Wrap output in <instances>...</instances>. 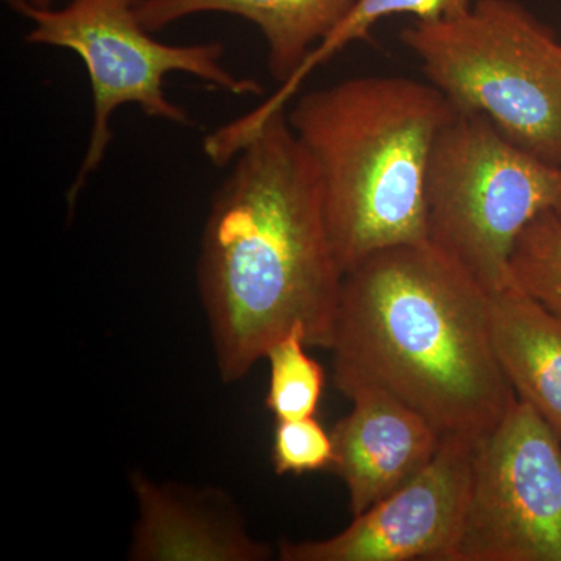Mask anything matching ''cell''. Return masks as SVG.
<instances>
[{
	"label": "cell",
	"mask_w": 561,
	"mask_h": 561,
	"mask_svg": "<svg viewBox=\"0 0 561 561\" xmlns=\"http://www.w3.org/2000/svg\"><path fill=\"white\" fill-rule=\"evenodd\" d=\"M231 162L210 202L197 267L224 382L242 379L295 327L308 346L330 350L343 283L319 176L287 108Z\"/></svg>",
	"instance_id": "1"
},
{
	"label": "cell",
	"mask_w": 561,
	"mask_h": 561,
	"mask_svg": "<svg viewBox=\"0 0 561 561\" xmlns=\"http://www.w3.org/2000/svg\"><path fill=\"white\" fill-rule=\"evenodd\" d=\"M330 350L342 394H387L443 437H483L518 398L494 354L490 291L430 241L343 275Z\"/></svg>",
	"instance_id": "2"
},
{
	"label": "cell",
	"mask_w": 561,
	"mask_h": 561,
	"mask_svg": "<svg viewBox=\"0 0 561 561\" xmlns=\"http://www.w3.org/2000/svg\"><path fill=\"white\" fill-rule=\"evenodd\" d=\"M457 113L430 81L402 76L342 80L287 111L319 176L343 275L378 251L427 242V168Z\"/></svg>",
	"instance_id": "3"
},
{
	"label": "cell",
	"mask_w": 561,
	"mask_h": 561,
	"mask_svg": "<svg viewBox=\"0 0 561 561\" xmlns=\"http://www.w3.org/2000/svg\"><path fill=\"white\" fill-rule=\"evenodd\" d=\"M401 41L459 113L561 169V41L519 0H474L459 16L413 21Z\"/></svg>",
	"instance_id": "4"
},
{
	"label": "cell",
	"mask_w": 561,
	"mask_h": 561,
	"mask_svg": "<svg viewBox=\"0 0 561 561\" xmlns=\"http://www.w3.org/2000/svg\"><path fill=\"white\" fill-rule=\"evenodd\" d=\"M7 3L31 22L27 43L72 51L90 79L92 125L87 153L66 197L70 209L105 160L113 140L111 119L117 110L135 105L150 119L183 127L192 124L190 113L165 94L169 73H190L238 98L262 94L260 81L242 79L225 68V47L217 41L168 44L154 38L139 18L142 0H68L49 9L28 0Z\"/></svg>",
	"instance_id": "5"
},
{
	"label": "cell",
	"mask_w": 561,
	"mask_h": 561,
	"mask_svg": "<svg viewBox=\"0 0 561 561\" xmlns=\"http://www.w3.org/2000/svg\"><path fill=\"white\" fill-rule=\"evenodd\" d=\"M560 198V168L513 144L482 114L457 113L427 168V241L496 294L513 283L519 236Z\"/></svg>",
	"instance_id": "6"
},
{
	"label": "cell",
	"mask_w": 561,
	"mask_h": 561,
	"mask_svg": "<svg viewBox=\"0 0 561 561\" xmlns=\"http://www.w3.org/2000/svg\"><path fill=\"white\" fill-rule=\"evenodd\" d=\"M451 561H561V440L519 398L476 445Z\"/></svg>",
	"instance_id": "7"
},
{
	"label": "cell",
	"mask_w": 561,
	"mask_h": 561,
	"mask_svg": "<svg viewBox=\"0 0 561 561\" xmlns=\"http://www.w3.org/2000/svg\"><path fill=\"white\" fill-rule=\"evenodd\" d=\"M479 438L449 435L435 459L341 534L283 541L284 561H451L459 541Z\"/></svg>",
	"instance_id": "8"
},
{
	"label": "cell",
	"mask_w": 561,
	"mask_h": 561,
	"mask_svg": "<svg viewBox=\"0 0 561 561\" xmlns=\"http://www.w3.org/2000/svg\"><path fill=\"white\" fill-rule=\"evenodd\" d=\"M353 411L335 424L334 467L359 516L423 471L445 437L419 412L375 391L351 398Z\"/></svg>",
	"instance_id": "9"
},
{
	"label": "cell",
	"mask_w": 561,
	"mask_h": 561,
	"mask_svg": "<svg viewBox=\"0 0 561 561\" xmlns=\"http://www.w3.org/2000/svg\"><path fill=\"white\" fill-rule=\"evenodd\" d=\"M133 486L139 502L133 560L271 559V549L249 537L219 494L157 485L142 474L133 476Z\"/></svg>",
	"instance_id": "10"
},
{
	"label": "cell",
	"mask_w": 561,
	"mask_h": 561,
	"mask_svg": "<svg viewBox=\"0 0 561 561\" xmlns=\"http://www.w3.org/2000/svg\"><path fill=\"white\" fill-rule=\"evenodd\" d=\"M357 0H142L139 18L151 33L198 14L249 21L267 46V69L283 83L353 9Z\"/></svg>",
	"instance_id": "11"
},
{
	"label": "cell",
	"mask_w": 561,
	"mask_h": 561,
	"mask_svg": "<svg viewBox=\"0 0 561 561\" xmlns=\"http://www.w3.org/2000/svg\"><path fill=\"white\" fill-rule=\"evenodd\" d=\"M491 341L516 397L561 440V317L512 283L491 294Z\"/></svg>",
	"instance_id": "12"
},
{
	"label": "cell",
	"mask_w": 561,
	"mask_h": 561,
	"mask_svg": "<svg viewBox=\"0 0 561 561\" xmlns=\"http://www.w3.org/2000/svg\"><path fill=\"white\" fill-rule=\"evenodd\" d=\"M474 0H357L345 20L306 57L300 68L280 83L278 91L253 110L257 121H265L297 95L302 83L324 62L354 43L371 39V32L379 22L393 16H413L415 21L448 20L459 16Z\"/></svg>",
	"instance_id": "13"
},
{
	"label": "cell",
	"mask_w": 561,
	"mask_h": 561,
	"mask_svg": "<svg viewBox=\"0 0 561 561\" xmlns=\"http://www.w3.org/2000/svg\"><path fill=\"white\" fill-rule=\"evenodd\" d=\"M306 332L295 327L268 350L271 381L265 408L276 421L316 416L323 397L324 370L306 353Z\"/></svg>",
	"instance_id": "14"
},
{
	"label": "cell",
	"mask_w": 561,
	"mask_h": 561,
	"mask_svg": "<svg viewBox=\"0 0 561 561\" xmlns=\"http://www.w3.org/2000/svg\"><path fill=\"white\" fill-rule=\"evenodd\" d=\"M512 279L561 317V220L553 210L531 221L512 254Z\"/></svg>",
	"instance_id": "15"
},
{
	"label": "cell",
	"mask_w": 561,
	"mask_h": 561,
	"mask_svg": "<svg viewBox=\"0 0 561 561\" xmlns=\"http://www.w3.org/2000/svg\"><path fill=\"white\" fill-rule=\"evenodd\" d=\"M334 460L332 435L316 416L276 421L272 449L276 474L301 476L332 470Z\"/></svg>",
	"instance_id": "16"
},
{
	"label": "cell",
	"mask_w": 561,
	"mask_h": 561,
	"mask_svg": "<svg viewBox=\"0 0 561 561\" xmlns=\"http://www.w3.org/2000/svg\"><path fill=\"white\" fill-rule=\"evenodd\" d=\"M28 2H31L32 5L41 7V9H49V7H55L57 0H28Z\"/></svg>",
	"instance_id": "17"
},
{
	"label": "cell",
	"mask_w": 561,
	"mask_h": 561,
	"mask_svg": "<svg viewBox=\"0 0 561 561\" xmlns=\"http://www.w3.org/2000/svg\"><path fill=\"white\" fill-rule=\"evenodd\" d=\"M552 210H553V213L557 214V217H559V219L561 220V198H560V202L557 203L556 208H553Z\"/></svg>",
	"instance_id": "18"
}]
</instances>
